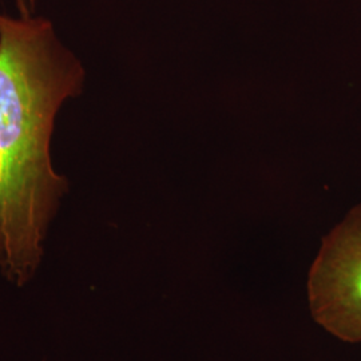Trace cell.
Returning <instances> with one entry per match:
<instances>
[{"label": "cell", "mask_w": 361, "mask_h": 361, "mask_svg": "<svg viewBox=\"0 0 361 361\" xmlns=\"http://www.w3.org/2000/svg\"><path fill=\"white\" fill-rule=\"evenodd\" d=\"M307 296L314 323L343 343L361 344V202L324 237Z\"/></svg>", "instance_id": "cell-2"}, {"label": "cell", "mask_w": 361, "mask_h": 361, "mask_svg": "<svg viewBox=\"0 0 361 361\" xmlns=\"http://www.w3.org/2000/svg\"><path fill=\"white\" fill-rule=\"evenodd\" d=\"M85 85V66L50 19L0 13V276L16 288L37 277L68 193L52 137Z\"/></svg>", "instance_id": "cell-1"}, {"label": "cell", "mask_w": 361, "mask_h": 361, "mask_svg": "<svg viewBox=\"0 0 361 361\" xmlns=\"http://www.w3.org/2000/svg\"><path fill=\"white\" fill-rule=\"evenodd\" d=\"M19 15H31L35 13L37 0H15Z\"/></svg>", "instance_id": "cell-3"}]
</instances>
